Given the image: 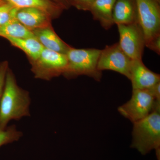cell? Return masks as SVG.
Returning <instances> with one entry per match:
<instances>
[{"instance_id":"cell-20","label":"cell","mask_w":160,"mask_h":160,"mask_svg":"<svg viewBox=\"0 0 160 160\" xmlns=\"http://www.w3.org/2000/svg\"><path fill=\"white\" fill-rule=\"evenodd\" d=\"M96 0H72V6L78 10L89 11Z\"/></svg>"},{"instance_id":"cell-4","label":"cell","mask_w":160,"mask_h":160,"mask_svg":"<svg viewBox=\"0 0 160 160\" xmlns=\"http://www.w3.org/2000/svg\"><path fill=\"white\" fill-rule=\"evenodd\" d=\"M156 109H160V102L154 99L148 89H132L131 98L120 106L118 111L132 123L142 119Z\"/></svg>"},{"instance_id":"cell-23","label":"cell","mask_w":160,"mask_h":160,"mask_svg":"<svg viewBox=\"0 0 160 160\" xmlns=\"http://www.w3.org/2000/svg\"><path fill=\"white\" fill-rule=\"evenodd\" d=\"M64 10L69 9L72 6V0H51Z\"/></svg>"},{"instance_id":"cell-6","label":"cell","mask_w":160,"mask_h":160,"mask_svg":"<svg viewBox=\"0 0 160 160\" xmlns=\"http://www.w3.org/2000/svg\"><path fill=\"white\" fill-rule=\"evenodd\" d=\"M146 45L160 35V0H135Z\"/></svg>"},{"instance_id":"cell-18","label":"cell","mask_w":160,"mask_h":160,"mask_svg":"<svg viewBox=\"0 0 160 160\" xmlns=\"http://www.w3.org/2000/svg\"><path fill=\"white\" fill-rule=\"evenodd\" d=\"M18 9L9 3L2 1L0 3V26L15 18Z\"/></svg>"},{"instance_id":"cell-8","label":"cell","mask_w":160,"mask_h":160,"mask_svg":"<svg viewBox=\"0 0 160 160\" xmlns=\"http://www.w3.org/2000/svg\"><path fill=\"white\" fill-rule=\"evenodd\" d=\"M132 61L121 49L119 43H115L101 50L98 69L101 72L105 70L116 72L129 79Z\"/></svg>"},{"instance_id":"cell-11","label":"cell","mask_w":160,"mask_h":160,"mask_svg":"<svg viewBox=\"0 0 160 160\" xmlns=\"http://www.w3.org/2000/svg\"><path fill=\"white\" fill-rule=\"evenodd\" d=\"M32 32L45 49L66 54L71 47L58 35L52 25Z\"/></svg>"},{"instance_id":"cell-1","label":"cell","mask_w":160,"mask_h":160,"mask_svg":"<svg viewBox=\"0 0 160 160\" xmlns=\"http://www.w3.org/2000/svg\"><path fill=\"white\" fill-rule=\"evenodd\" d=\"M30 104L29 92L18 86L14 73L9 68L0 101V130L6 129L11 120L29 116Z\"/></svg>"},{"instance_id":"cell-12","label":"cell","mask_w":160,"mask_h":160,"mask_svg":"<svg viewBox=\"0 0 160 160\" xmlns=\"http://www.w3.org/2000/svg\"><path fill=\"white\" fill-rule=\"evenodd\" d=\"M112 19L114 24L117 25L138 23L135 0H116L112 11Z\"/></svg>"},{"instance_id":"cell-24","label":"cell","mask_w":160,"mask_h":160,"mask_svg":"<svg viewBox=\"0 0 160 160\" xmlns=\"http://www.w3.org/2000/svg\"><path fill=\"white\" fill-rule=\"evenodd\" d=\"M1 2H2V1H0V3H1Z\"/></svg>"},{"instance_id":"cell-21","label":"cell","mask_w":160,"mask_h":160,"mask_svg":"<svg viewBox=\"0 0 160 160\" xmlns=\"http://www.w3.org/2000/svg\"><path fill=\"white\" fill-rule=\"evenodd\" d=\"M146 46L150 50L155 52L158 54H160V35L155 37L149 42L146 44Z\"/></svg>"},{"instance_id":"cell-22","label":"cell","mask_w":160,"mask_h":160,"mask_svg":"<svg viewBox=\"0 0 160 160\" xmlns=\"http://www.w3.org/2000/svg\"><path fill=\"white\" fill-rule=\"evenodd\" d=\"M147 89L150 92L155 101L160 102V82Z\"/></svg>"},{"instance_id":"cell-2","label":"cell","mask_w":160,"mask_h":160,"mask_svg":"<svg viewBox=\"0 0 160 160\" xmlns=\"http://www.w3.org/2000/svg\"><path fill=\"white\" fill-rule=\"evenodd\" d=\"M132 137L131 148L143 155L155 150L158 160H160V109L133 123Z\"/></svg>"},{"instance_id":"cell-14","label":"cell","mask_w":160,"mask_h":160,"mask_svg":"<svg viewBox=\"0 0 160 160\" xmlns=\"http://www.w3.org/2000/svg\"><path fill=\"white\" fill-rule=\"evenodd\" d=\"M9 3L18 9L37 8L46 12L52 19L57 18L63 11L59 6L51 0H0Z\"/></svg>"},{"instance_id":"cell-10","label":"cell","mask_w":160,"mask_h":160,"mask_svg":"<svg viewBox=\"0 0 160 160\" xmlns=\"http://www.w3.org/2000/svg\"><path fill=\"white\" fill-rule=\"evenodd\" d=\"M16 18L27 29H35L51 26L52 18L46 12L35 8L18 9Z\"/></svg>"},{"instance_id":"cell-16","label":"cell","mask_w":160,"mask_h":160,"mask_svg":"<svg viewBox=\"0 0 160 160\" xmlns=\"http://www.w3.org/2000/svg\"><path fill=\"white\" fill-rule=\"evenodd\" d=\"M0 37L23 38L34 37L32 32L19 22L16 18L0 26Z\"/></svg>"},{"instance_id":"cell-19","label":"cell","mask_w":160,"mask_h":160,"mask_svg":"<svg viewBox=\"0 0 160 160\" xmlns=\"http://www.w3.org/2000/svg\"><path fill=\"white\" fill-rule=\"evenodd\" d=\"M9 68V63L7 61L0 63V101L4 91L6 73Z\"/></svg>"},{"instance_id":"cell-9","label":"cell","mask_w":160,"mask_h":160,"mask_svg":"<svg viewBox=\"0 0 160 160\" xmlns=\"http://www.w3.org/2000/svg\"><path fill=\"white\" fill-rule=\"evenodd\" d=\"M129 79L132 89H147L160 82V75L148 69L142 60H132Z\"/></svg>"},{"instance_id":"cell-15","label":"cell","mask_w":160,"mask_h":160,"mask_svg":"<svg viewBox=\"0 0 160 160\" xmlns=\"http://www.w3.org/2000/svg\"><path fill=\"white\" fill-rule=\"evenodd\" d=\"M6 39L12 46L22 50L29 58V62L36 60L44 49L35 37L23 38H10Z\"/></svg>"},{"instance_id":"cell-5","label":"cell","mask_w":160,"mask_h":160,"mask_svg":"<svg viewBox=\"0 0 160 160\" xmlns=\"http://www.w3.org/2000/svg\"><path fill=\"white\" fill-rule=\"evenodd\" d=\"M30 63L35 78L50 81L53 78L63 75L67 67L68 59L66 54L44 48L39 57Z\"/></svg>"},{"instance_id":"cell-13","label":"cell","mask_w":160,"mask_h":160,"mask_svg":"<svg viewBox=\"0 0 160 160\" xmlns=\"http://www.w3.org/2000/svg\"><path fill=\"white\" fill-rule=\"evenodd\" d=\"M116 0H96L89 11L93 19L99 22L104 29L108 30L114 25L112 11Z\"/></svg>"},{"instance_id":"cell-3","label":"cell","mask_w":160,"mask_h":160,"mask_svg":"<svg viewBox=\"0 0 160 160\" xmlns=\"http://www.w3.org/2000/svg\"><path fill=\"white\" fill-rule=\"evenodd\" d=\"M101 52L98 49H77L71 47L66 53L68 64L63 75L69 79L86 75L100 82L102 72L98 69V64Z\"/></svg>"},{"instance_id":"cell-17","label":"cell","mask_w":160,"mask_h":160,"mask_svg":"<svg viewBox=\"0 0 160 160\" xmlns=\"http://www.w3.org/2000/svg\"><path fill=\"white\" fill-rule=\"evenodd\" d=\"M22 135V132L18 130L14 125L8 126L3 130H0V147L18 141Z\"/></svg>"},{"instance_id":"cell-7","label":"cell","mask_w":160,"mask_h":160,"mask_svg":"<svg viewBox=\"0 0 160 160\" xmlns=\"http://www.w3.org/2000/svg\"><path fill=\"white\" fill-rule=\"evenodd\" d=\"M119 33V45L131 60H142L146 46L145 37L138 23L118 25Z\"/></svg>"}]
</instances>
